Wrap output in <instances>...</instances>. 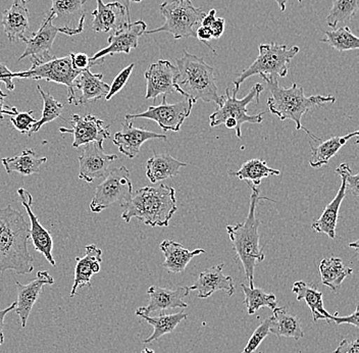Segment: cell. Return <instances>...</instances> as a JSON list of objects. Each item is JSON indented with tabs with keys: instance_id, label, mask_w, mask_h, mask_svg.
<instances>
[{
	"instance_id": "cell-13",
	"label": "cell",
	"mask_w": 359,
	"mask_h": 353,
	"mask_svg": "<svg viewBox=\"0 0 359 353\" xmlns=\"http://www.w3.org/2000/svg\"><path fill=\"white\" fill-rule=\"evenodd\" d=\"M72 128H60L62 134H73V147L79 148L90 142L103 143V141L111 138L109 126H104V121L98 119L93 114L80 116L73 114L69 121Z\"/></svg>"
},
{
	"instance_id": "cell-49",
	"label": "cell",
	"mask_w": 359,
	"mask_h": 353,
	"mask_svg": "<svg viewBox=\"0 0 359 353\" xmlns=\"http://www.w3.org/2000/svg\"><path fill=\"white\" fill-rule=\"evenodd\" d=\"M196 38L199 40V41H201L202 44H205L206 46H208L213 53L217 55V51H215V49L210 46V44H208V41L212 39V34L210 28H208V27H198L196 30Z\"/></svg>"
},
{
	"instance_id": "cell-46",
	"label": "cell",
	"mask_w": 359,
	"mask_h": 353,
	"mask_svg": "<svg viewBox=\"0 0 359 353\" xmlns=\"http://www.w3.org/2000/svg\"><path fill=\"white\" fill-rule=\"evenodd\" d=\"M358 309L356 307V309L354 310L353 314H350V316L346 317H339L338 314H334V316H331V320L330 321H334L336 325H341V324H349V325L354 326L355 328H358Z\"/></svg>"
},
{
	"instance_id": "cell-35",
	"label": "cell",
	"mask_w": 359,
	"mask_h": 353,
	"mask_svg": "<svg viewBox=\"0 0 359 353\" xmlns=\"http://www.w3.org/2000/svg\"><path fill=\"white\" fill-rule=\"evenodd\" d=\"M280 171L271 168L262 159H249L242 165L237 172H231V175L238 179L244 180L246 183L252 184L255 187L260 185L262 179L271 176H279Z\"/></svg>"
},
{
	"instance_id": "cell-31",
	"label": "cell",
	"mask_w": 359,
	"mask_h": 353,
	"mask_svg": "<svg viewBox=\"0 0 359 353\" xmlns=\"http://www.w3.org/2000/svg\"><path fill=\"white\" fill-rule=\"evenodd\" d=\"M292 292L296 294L297 301L304 300L311 310L313 321L320 320L331 323V314L325 309L323 293L314 285H309L303 281H297L292 286Z\"/></svg>"
},
{
	"instance_id": "cell-28",
	"label": "cell",
	"mask_w": 359,
	"mask_h": 353,
	"mask_svg": "<svg viewBox=\"0 0 359 353\" xmlns=\"http://www.w3.org/2000/svg\"><path fill=\"white\" fill-rule=\"evenodd\" d=\"M183 163L168 154H154L146 164V177L152 184L163 180L178 176L180 170L187 166Z\"/></svg>"
},
{
	"instance_id": "cell-53",
	"label": "cell",
	"mask_w": 359,
	"mask_h": 353,
	"mask_svg": "<svg viewBox=\"0 0 359 353\" xmlns=\"http://www.w3.org/2000/svg\"><path fill=\"white\" fill-rule=\"evenodd\" d=\"M215 13H217L215 10H210L208 13H205V15H204V18L201 21V26L210 28V27L212 26V22H215V20L217 19Z\"/></svg>"
},
{
	"instance_id": "cell-30",
	"label": "cell",
	"mask_w": 359,
	"mask_h": 353,
	"mask_svg": "<svg viewBox=\"0 0 359 353\" xmlns=\"http://www.w3.org/2000/svg\"><path fill=\"white\" fill-rule=\"evenodd\" d=\"M346 184L344 180H342L340 189L337 193L335 199L332 200L327 206H325L322 215L316 220L313 224V229L316 233L327 234L331 239L336 238V228L339 220V211H340L341 204L346 197Z\"/></svg>"
},
{
	"instance_id": "cell-55",
	"label": "cell",
	"mask_w": 359,
	"mask_h": 353,
	"mask_svg": "<svg viewBox=\"0 0 359 353\" xmlns=\"http://www.w3.org/2000/svg\"><path fill=\"white\" fill-rule=\"evenodd\" d=\"M277 2L278 6H279L280 10L282 11H285L286 10V4L289 0H275Z\"/></svg>"
},
{
	"instance_id": "cell-57",
	"label": "cell",
	"mask_w": 359,
	"mask_h": 353,
	"mask_svg": "<svg viewBox=\"0 0 359 353\" xmlns=\"http://www.w3.org/2000/svg\"><path fill=\"white\" fill-rule=\"evenodd\" d=\"M141 353H154V350L148 349V348H145L144 350H143Z\"/></svg>"
},
{
	"instance_id": "cell-12",
	"label": "cell",
	"mask_w": 359,
	"mask_h": 353,
	"mask_svg": "<svg viewBox=\"0 0 359 353\" xmlns=\"http://www.w3.org/2000/svg\"><path fill=\"white\" fill-rule=\"evenodd\" d=\"M146 30H147V25L142 20L128 22L120 30L116 31L109 36L107 39L109 46L101 49L90 58L91 67L103 64L107 55H114L116 53L129 55L132 49L138 47L139 38L144 35Z\"/></svg>"
},
{
	"instance_id": "cell-9",
	"label": "cell",
	"mask_w": 359,
	"mask_h": 353,
	"mask_svg": "<svg viewBox=\"0 0 359 353\" xmlns=\"http://www.w3.org/2000/svg\"><path fill=\"white\" fill-rule=\"evenodd\" d=\"M32 67L27 71L13 73V78L31 79V80H45L62 84L67 88V102L75 105L76 91L74 82L82 72L74 69L71 56L55 58L50 56L44 60L31 58Z\"/></svg>"
},
{
	"instance_id": "cell-27",
	"label": "cell",
	"mask_w": 359,
	"mask_h": 353,
	"mask_svg": "<svg viewBox=\"0 0 359 353\" xmlns=\"http://www.w3.org/2000/svg\"><path fill=\"white\" fill-rule=\"evenodd\" d=\"M159 248L165 255V262L161 264V267L167 269L168 273L172 274L183 273L195 256L205 253L204 249L197 248L190 251L184 245L172 240H165L161 242Z\"/></svg>"
},
{
	"instance_id": "cell-56",
	"label": "cell",
	"mask_w": 359,
	"mask_h": 353,
	"mask_svg": "<svg viewBox=\"0 0 359 353\" xmlns=\"http://www.w3.org/2000/svg\"><path fill=\"white\" fill-rule=\"evenodd\" d=\"M358 240H356L354 243H350L349 246L353 247L354 249H355L356 251H358Z\"/></svg>"
},
{
	"instance_id": "cell-54",
	"label": "cell",
	"mask_w": 359,
	"mask_h": 353,
	"mask_svg": "<svg viewBox=\"0 0 359 353\" xmlns=\"http://www.w3.org/2000/svg\"><path fill=\"white\" fill-rule=\"evenodd\" d=\"M142 0H111V2H118V4H122L123 8H126V11L130 13V4L131 2H141Z\"/></svg>"
},
{
	"instance_id": "cell-2",
	"label": "cell",
	"mask_w": 359,
	"mask_h": 353,
	"mask_svg": "<svg viewBox=\"0 0 359 353\" xmlns=\"http://www.w3.org/2000/svg\"><path fill=\"white\" fill-rule=\"evenodd\" d=\"M268 85L271 96L268 98V107L271 114L277 116L280 121L291 120L295 123L296 130H303L313 141L320 142V139L314 136L309 129L302 126L303 114L327 103H334V96L313 95L306 96L303 87L293 83L289 88H283L279 85L278 78L262 76Z\"/></svg>"
},
{
	"instance_id": "cell-40",
	"label": "cell",
	"mask_w": 359,
	"mask_h": 353,
	"mask_svg": "<svg viewBox=\"0 0 359 353\" xmlns=\"http://www.w3.org/2000/svg\"><path fill=\"white\" fill-rule=\"evenodd\" d=\"M37 90L41 95L42 100H43V111H42L41 119L34 124L32 134L39 131L45 124L62 118V112L64 109V105L55 100V98L49 92L43 91L40 85H37Z\"/></svg>"
},
{
	"instance_id": "cell-26",
	"label": "cell",
	"mask_w": 359,
	"mask_h": 353,
	"mask_svg": "<svg viewBox=\"0 0 359 353\" xmlns=\"http://www.w3.org/2000/svg\"><path fill=\"white\" fill-rule=\"evenodd\" d=\"M77 265L75 269V280L72 288L71 298L77 293L79 288L91 287V278L94 274L100 272V264L102 262V251L95 244L86 246V253L83 258H76Z\"/></svg>"
},
{
	"instance_id": "cell-6",
	"label": "cell",
	"mask_w": 359,
	"mask_h": 353,
	"mask_svg": "<svg viewBox=\"0 0 359 353\" xmlns=\"http://www.w3.org/2000/svg\"><path fill=\"white\" fill-rule=\"evenodd\" d=\"M262 91H264V86L257 83L245 98L238 100V90L234 89L233 95H231L230 89L226 88L223 102L219 105V109L210 116V127H217L224 124L228 129H234L236 136L241 139L243 124H260L264 120V112L253 114V116L247 114V105H250L253 101L259 103L260 94Z\"/></svg>"
},
{
	"instance_id": "cell-29",
	"label": "cell",
	"mask_w": 359,
	"mask_h": 353,
	"mask_svg": "<svg viewBox=\"0 0 359 353\" xmlns=\"http://www.w3.org/2000/svg\"><path fill=\"white\" fill-rule=\"evenodd\" d=\"M269 333L278 337L294 338L295 340H299L304 336L300 319L290 314L286 307H277L273 309Z\"/></svg>"
},
{
	"instance_id": "cell-20",
	"label": "cell",
	"mask_w": 359,
	"mask_h": 353,
	"mask_svg": "<svg viewBox=\"0 0 359 353\" xmlns=\"http://www.w3.org/2000/svg\"><path fill=\"white\" fill-rule=\"evenodd\" d=\"M167 138L165 134L136 128L134 126V121L126 120L123 123L122 130L114 134L112 142L118 148L121 154L129 157L130 159H133L138 156L141 146L146 141L151 139L167 140Z\"/></svg>"
},
{
	"instance_id": "cell-37",
	"label": "cell",
	"mask_w": 359,
	"mask_h": 353,
	"mask_svg": "<svg viewBox=\"0 0 359 353\" xmlns=\"http://www.w3.org/2000/svg\"><path fill=\"white\" fill-rule=\"evenodd\" d=\"M243 289L244 305H245L248 314H255L258 309L262 307H269L273 309L278 307L277 298L273 294H268L259 288H251L245 284L241 285Z\"/></svg>"
},
{
	"instance_id": "cell-10",
	"label": "cell",
	"mask_w": 359,
	"mask_h": 353,
	"mask_svg": "<svg viewBox=\"0 0 359 353\" xmlns=\"http://www.w3.org/2000/svg\"><path fill=\"white\" fill-rule=\"evenodd\" d=\"M133 195L130 171L125 166L112 168L104 177L102 183L96 188L95 194L90 204L92 213H100L111 204L118 202L125 208Z\"/></svg>"
},
{
	"instance_id": "cell-18",
	"label": "cell",
	"mask_w": 359,
	"mask_h": 353,
	"mask_svg": "<svg viewBox=\"0 0 359 353\" xmlns=\"http://www.w3.org/2000/svg\"><path fill=\"white\" fill-rule=\"evenodd\" d=\"M53 284H55V279L47 271L38 272L37 277L30 281L28 284H22L19 281L15 282L18 288V298L15 301L17 305H15V310L18 316L20 317L22 328H26L27 321H28L33 307L39 298L45 285Z\"/></svg>"
},
{
	"instance_id": "cell-34",
	"label": "cell",
	"mask_w": 359,
	"mask_h": 353,
	"mask_svg": "<svg viewBox=\"0 0 359 353\" xmlns=\"http://www.w3.org/2000/svg\"><path fill=\"white\" fill-rule=\"evenodd\" d=\"M322 283L332 291L337 292L347 277L353 274V269L345 267L342 260L339 258H327L320 262V267Z\"/></svg>"
},
{
	"instance_id": "cell-41",
	"label": "cell",
	"mask_w": 359,
	"mask_h": 353,
	"mask_svg": "<svg viewBox=\"0 0 359 353\" xmlns=\"http://www.w3.org/2000/svg\"><path fill=\"white\" fill-rule=\"evenodd\" d=\"M269 326H271V318L266 319L253 332L247 342L245 348L241 353H255V350L259 347L262 341L266 339V337L269 334Z\"/></svg>"
},
{
	"instance_id": "cell-19",
	"label": "cell",
	"mask_w": 359,
	"mask_h": 353,
	"mask_svg": "<svg viewBox=\"0 0 359 353\" xmlns=\"http://www.w3.org/2000/svg\"><path fill=\"white\" fill-rule=\"evenodd\" d=\"M55 15L49 13V15L42 22L39 30L33 33L31 37H27L25 42L27 46L24 53L20 56L18 62H21L24 58L30 56L31 58H37V60H44V58L53 56L51 53V47L55 42L56 35L62 33V29L53 25Z\"/></svg>"
},
{
	"instance_id": "cell-51",
	"label": "cell",
	"mask_w": 359,
	"mask_h": 353,
	"mask_svg": "<svg viewBox=\"0 0 359 353\" xmlns=\"http://www.w3.org/2000/svg\"><path fill=\"white\" fill-rule=\"evenodd\" d=\"M224 27H226V21H224L223 18H217L215 20L212 26L210 27L213 39H219V38L222 37L224 32Z\"/></svg>"
},
{
	"instance_id": "cell-14",
	"label": "cell",
	"mask_w": 359,
	"mask_h": 353,
	"mask_svg": "<svg viewBox=\"0 0 359 353\" xmlns=\"http://www.w3.org/2000/svg\"><path fill=\"white\" fill-rule=\"evenodd\" d=\"M118 159L116 154H107L102 144L90 142L83 146L79 155V179L92 183L95 179L104 178L112 161Z\"/></svg>"
},
{
	"instance_id": "cell-3",
	"label": "cell",
	"mask_w": 359,
	"mask_h": 353,
	"mask_svg": "<svg viewBox=\"0 0 359 353\" xmlns=\"http://www.w3.org/2000/svg\"><path fill=\"white\" fill-rule=\"evenodd\" d=\"M123 208L122 218L126 222L135 218L147 226L168 227L178 210L176 190L163 184L139 189Z\"/></svg>"
},
{
	"instance_id": "cell-50",
	"label": "cell",
	"mask_w": 359,
	"mask_h": 353,
	"mask_svg": "<svg viewBox=\"0 0 359 353\" xmlns=\"http://www.w3.org/2000/svg\"><path fill=\"white\" fill-rule=\"evenodd\" d=\"M6 94L0 89V121L4 120V116H13L18 114L17 109L13 107H8L6 105Z\"/></svg>"
},
{
	"instance_id": "cell-48",
	"label": "cell",
	"mask_w": 359,
	"mask_h": 353,
	"mask_svg": "<svg viewBox=\"0 0 359 353\" xmlns=\"http://www.w3.org/2000/svg\"><path fill=\"white\" fill-rule=\"evenodd\" d=\"M333 353H359L358 339H355L353 341H348L346 339H343Z\"/></svg>"
},
{
	"instance_id": "cell-24",
	"label": "cell",
	"mask_w": 359,
	"mask_h": 353,
	"mask_svg": "<svg viewBox=\"0 0 359 353\" xmlns=\"http://www.w3.org/2000/svg\"><path fill=\"white\" fill-rule=\"evenodd\" d=\"M29 0H13L11 8L2 13L1 24L11 42L24 41L29 31Z\"/></svg>"
},
{
	"instance_id": "cell-4",
	"label": "cell",
	"mask_w": 359,
	"mask_h": 353,
	"mask_svg": "<svg viewBox=\"0 0 359 353\" xmlns=\"http://www.w3.org/2000/svg\"><path fill=\"white\" fill-rule=\"evenodd\" d=\"M251 189L250 204L245 222L235 226H226V232L230 237L233 248L237 253L238 260H241L249 287H255V269L260 262H264L266 255L260 247V236L258 233L260 221L257 217V208L260 199H266L259 195V188L247 183Z\"/></svg>"
},
{
	"instance_id": "cell-52",
	"label": "cell",
	"mask_w": 359,
	"mask_h": 353,
	"mask_svg": "<svg viewBox=\"0 0 359 353\" xmlns=\"http://www.w3.org/2000/svg\"><path fill=\"white\" fill-rule=\"evenodd\" d=\"M15 305H17V302L15 301V302L11 303L10 307H6V309L0 310V345H2V343H4V319H6V314H8V312L15 309Z\"/></svg>"
},
{
	"instance_id": "cell-11",
	"label": "cell",
	"mask_w": 359,
	"mask_h": 353,
	"mask_svg": "<svg viewBox=\"0 0 359 353\" xmlns=\"http://www.w3.org/2000/svg\"><path fill=\"white\" fill-rule=\"evenodd\" d=\"M194 102L190 100L176 103H168L167 95H163L161 105L149 107L147 111L137 114H127L125 120L147 119L156 121L163 131L179 132L186 119L190 116Z\"/></svg>"
},
{
	"instance_id": "cell-38",
	"label": "cell",
	"mask_w": 359,
	"mask_h": 353,
	"mask_svg": "<svg viewBox=\"0 0 359 353\" xmlns=\"http://www.w3.org/2000/svg\"><path fill=\"white\" fill-rule=\"evenodd\" d=\"M325 37L322 39V42L329 44L332 48L340 53L359 48V38L351 32L349 27L325 31Z\"/></svg>"
},
{
	"instance_id": "cell-33",
	"label": "cell",
	"mask_w": 359,
	"mask_h": 353,
	"mask_svg": "<svg viewBox=\"0 0 359 353\" xmlns=\"http://www.w3.org/2000/svg\"><path fill=\"white\" fill-rule=\"evenodd\" d=\"M359 135L358 131L348 133L344 136H334L318 144L316 147H313V144L311 143V159L309 161L313 168H320L322 166L327 165L330 159L335 156L338 154L339 150L347 143L349 139L353 137H358Z\"/></svg>"
},
{
	"instance_id": "cell-47",
	"label": "cell",
	"mask_w": 359,
	"mask_h": 353,
	"mask_svg": "<svg viewBox=\"0 0 359 353\" xmlns=\"http://www.w3.org/2000/svg\"><path fill=\"white\" fill-rule=\"evenodd\" d=\"M0 83H4L10 91L15 90L13 73H11V69L2 62H0Z\"/></svg>"
},
{
	"instance_id": "cell-1",
	"label": "cell",
	"mask_w": 359,
	"mask_h": 353,
	"mask_svg": "<svg viewBox=\"0 0 359 353\" xmlns=\"http://www.w3.org/2000/svg\"><path fill=\"white\" fill-rule=\"evenodd\" d=\"M30 226L19 211L11 206L0 210V273L15 271L18 275L31 274L32 255L29 253Z\"/></svg>"
},
{
	"instance_id": "cell-32",
	"label": "cell",
	"mask_w": 359,
	"mask_h": 353,
	"mask_svg": "<svg viewBox=\"0 0 359 353\" xmlns=\"http://www.w3.org/2000/svg\"><path fill=\"white\" fill-rule=\"evenodd\" d=\"M47 157L38 156L30 148H27L18 156L2 159L1 163L8 174L15 172L22 176H32L41 171V166L46 163Z\"/></svg>"
},
{
	"instance_id": "cell-21",
	"label": "cell",
	"mask_w": 359,
	"mask_h": 353,
	"mask_svg": "<svg viewBox=\"0 0 359 353\" xmlns=\"http://www.w3.org/2000/svg\"><path fill=\"white\" fill-rule=\"evenodd\" d=\"M18 195H19L20 199H21L22 206L26 208L29 219H30V238L32 239L35 251L43 254L47 262L53 265V267H55L56 262L53 255V237H51L50 233L40 224L39 220L36 217L35 213H33L32 195L28 191L25 190L24 188L18 189Z\"/></svg>"
},
{
	"instance_id": "cell-8",
	"label": "cell",
	"mask_w": 359,
	"mask_h": 353,
	"mask_svg": "<svg viewBox=\"0 0 359 353\" xmlns=\"http://www.w3.org/2000/svg\"><path fill=\"white\" fill-rule=\"evenodd\" d=\"M165 22L154 30L145 31V35L159 32L170 34L175 40L182 38H196V30L201 27L205 13L202 8H195L191 0L165 1L159 8Z\"/></svg>"
},
{
	"instance_id": "cell-58",
	"label": "cell",
	"mask_w": 359,
	"mask_h": 353,
	"mask_svg": "<svg viewBox=\"0 0 359 353\" xmlns=\"http://www.w3.org/2000/svg\"><path fill=\"white\" fill-rule=\"evenodd\" d=\"M298 1H299V2H302V0H298Z\"/></svg>"
},
{
	"instance_id": "cell-44",
	"label": "cell",
	"mask_w": 359,
	"mask_h": 353,
	"mask_svg": "<svg viewBox=\"0 0 359 353\" xmlns=\"http://www.w3.org/2000/svg\"><path fill=\"white\" fill-rule=\"evenodd\" d=\"M134 67L135 64L129 65V66L126 67L125 69L114 78V82H112L111 85V88H109V92L107 93V95L105 96V100H111L116 93H118V92L125 87L126 83L129 80Z\"/></svg>"
},
{
	"instance_id": "cell-7",
	"label": "cell",
	"mask_w": 359,
	"mask_h": 353,
	"mask_svg": "<svg viewBox=\"0 0 359 353\" xmlns=\"http://www.w3.org/2000/svg\"><path fill=\"white\" fill-rule=\"evenodd\" d=\"M259 53L257 60L251 66L244 69L234 80V89L239 91L242 83L252 76L260 77L285 78L288 75L291 60L299 53V47H288L271 42L269 44H260Z\"/></svg>"
},
{
	"instance_id": "cell-45",
	"label": "cell",
	"mask_w": 359,
	"mask_h": 353,
	"mask_svg": "<svg viewBox=\"0 0 359 353\" xmlns=\"http://www.w3.org/2000/svg\"><path fill=\"white\" fill-rule=\"evenodd\" d=\"M69 56H71L74 69L77 71L83 72L85 69H91L90 58L86 53H69Z\"/></svg>"
},
{
	"instance_id": "cell-43",
	"label": "cell",
	"mask_w": 359,
	"mask_h": 353,
	"mask_svg": "<svg viewBox=\"0 0 359 353\" xmlns=\"http://www.w3.org/2000/svg\"><path fill=\"white\" fill-rule=\"evenodd\" d=\"M336 173L340 175L341 179L344 180L345 184H346V190L351 191L355 197H358L359 193V175L353 174L349 165L346 163L341 164L336 168Z\"/></svg>"
},
{
	"instance_id": "cell-15",
	"label": "cell",
	"mask_w": 359,
	"mask_h": 353,
	"mask_svg": "<svg viewBox=\"0 0 359 353\" xmlns=\"http://www.w3.org/2000/svg\"><path fill=\"white\" fill-rule=\"evenodd\" d=\"M146 100H154L159 95L176 92L175 81L178 76V69L168 60H161L150 65L146 69Z\"/></svg>"
},
{
	"instance_id": "cell-42",
	"label": "cell",
	"mask_w": 359,
	"mask_h": 353,
	"mask_svg": "<svg viewBox=\"0 0 359 353\" xmlns=\"http://www.w3.org/2000/svg\"><path fill=\"white\" fill-rule=\"evenodd\" d=\"M33 114L34 112L32 111L24 112H18L17 114L11 116V124H13V127H15L18 131L21 132L22 134L31 136V135H32L34 124L37 121L36 119H34Z\"/></svg>"
},
{
	"instance_id": "cell-16",
	"label": "cell",
	"mask_w": 359,
	"mask_h": 353,
	"mask_svg": "<svg viewBox=\"0 0 359 353\" xmlns=\"http://www.w3.org/2000/svg\"><path fill=\"white\" fill-rule=\"evenodd\" d=\"M86 0H51L50 13L55 15L53 22L57 21L62 33L67 36L83 32L85 25L84 4Z\"/></svg>"
},
{
	"instance_id": "cell-25",
	"label": "cell",
	"mask_w": 359,
	"mask_h": 353,
	"mask_svg": "<svg viewBox=\"0 0 359 353\" xmlns=\"http://www.w3.org/2000/svg\"><path fill=\"white\" fill-rule=\"evenodd\" d=\"M102 79L103 74H92L90 69L83 71L74 82L75 91H81V95L76 98L75 105H87L105 98L111 86L103 82Z\"/></svg>"
},
{
	"instance_id": "cell-36",
	"label": "cell",
	"mask_w": 359,
	"mask_h": 353,
	"mask_svg": "<svg viewBox=\"0 0 359 353\" xmlns=\"http://www.w3.org/2000/svg\"><path fill=\"white\" fill-rule=\"evenodd\" d=\"M186 312H178L174 314H159L158 317L143 316L141 318L154 327V333L143 340V343H151L158 340L161 337L170 334L178 327L182 321L187 319Z\"/></svg>"
},
{
	"instance_id": "cell-39",
	"label": "cell",
	"mask_w": 359,
	"mask_h": 353,
	"mask_svg": "<svg viewBox=\"0 0 359 353\" xmlns=\"http://www.w3.org/2000/svg\"><path fill=\"white\" fill-rule=\"evenodd\" d=\"M358 11V0H333L332 8L327 15V26L335 29L340 22L351 20Z\"/></svg>"
},
{
	"instance_id": "cell-22",
	"label": "cell",
	"mask_w": 359,
	"mask_h": 353,
	"mask_svg": "<svg viewBox=\"0 0 359 353\" xmlns=\"http://www.w3.org/2000/svg\"><path fill=\"white\" fill-rule=\"evenodd\" d=\"M96 10L92 13V30L95 32H116L128 22H131L130 13L118 2L105 4L102 0H96Z\"/></svg>"
},
{
	"instance_id": "cell-17",
	"label": "cell",
	"mask_w": 359,
	"mask_h": 353,
	"mask_svg": "<svg viewBox=\"0 0 359 353\" xmlns=\"http://www.w3.org/2000/svg\"><path fill=\"white\" fill-rule=\"evenodd\" d=\"M189 287H178L177 289H168L158 286L148 288L147 294L149 302L147 307L137 309L136 316H150L156 312L172 309H187L188 305L183 299L189 295Z\"/></svg>"
},
{
	"instance_id": "cell-23",
	"label": "cell",
	"mask_w": 359,
	"mask_h": 353,
	"mask_svg": "<svg viewBox=\"0 0 359 353\" xmlns=\"http://www.w3.org/2000/svg\"><path fill=\"white\" fill-rule=\"evenodd\" d=\"M224 265L221 264L210 267L202 272L196 282L189 287L190 291H197V298L205 299L213 293L224 291L228 296H232L235 292L232 277L223 273Z\"/></svg>"
},
{
	"instance_id": "cell-5",
	"label": "cell",
	"mask_w": 359,
	"mask_h": 353,
	"mask_svg": "<svg viewBox=\"0 0 359 353\" xmlns=\"http://www.w3.org/2000/svg\"><path fill=\"white\" fill-rule=\"evenodd\" d=\"M178 76L175 81L176 92L186 100L196 103L198 100L204 102H215L221 105L224 95H219L215 83V69L204 62L203 58L191 55L187 51L177 58Z\"/></svg>"
}]
</instances>
